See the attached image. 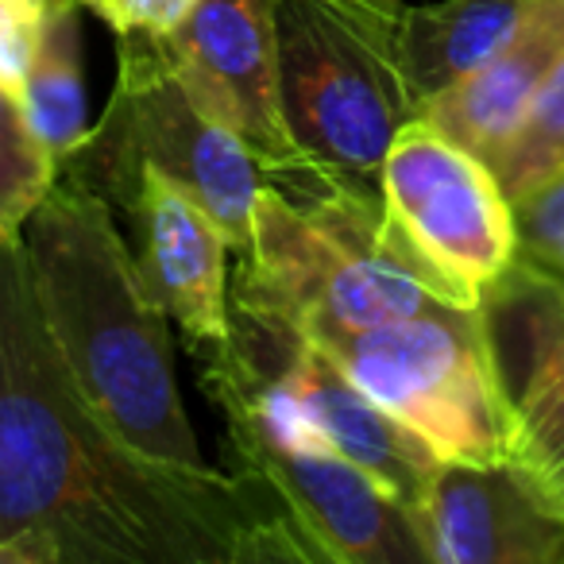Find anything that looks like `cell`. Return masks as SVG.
I'll use <instances>...</instances> for the list:
<instances>
[{"mask_svg":"<svg viewBox=\"0 0 564 564\" xmlns=\"http://www.w3.org/2000/svg\"><path fill=\"white\" fill-rule=\"evenodd\" d=\"M256 564L314 553L259 479L178 468L97 410L0 240V564Z\"/></svg>","mask_w":564,"mask_h":564,"instance_id":"6da1fadb","label":"cell"},{"mask_svg":"<svg viewBox=\"0 0 564 564\" xmlns=\"http://www.w3.org/2000/svg\"><path fill=\"white\" fill-rule=\"evenodd\" d=\"M20 243L43 317L97 410L155 460L205 468L174 376L171 314L120 236L117 205L55 178Z\"/></svg>","mask_w":564,"mask_h":564,"instance_id":"7a4b0ae2","label":"cell"},{"mask_svg":"<svg viewBox=\"0 0 564 564\" xmlns=\"http://www.w3.org/2000/svg\"><path fill=\"white\" fill-rule=\"evenodd\" d=\"M433 306L445 299L402 256L379 186L306 171L271 178L256 194L232 317L314 340Z\"/></svg>","mask_w":564,"mask_h":564,"instance_id":"3957f363","label":"cell"},{"mask_svg":"<svg viewBox=\"0 0 564 564\" xmlns=\"http://www.w3.org/2000/svg\"><path fill=\"white\" fill-rule=\"evenodd\" d=\"M143 166H155L194 194L225 228L232 256L248 248L251 205L271 174L240 135L194 101L159 35L117 40V86L109 105L55 178H70L128 209Z\"/></svg>","mask_w":564,"mask_h":564,"instance_id":"277c9868","label":"cell"},{"mask_svg":"<svg viewBox=\"0 0 564 564\" xmlns=\"http://www.w3.org/2000/svg\"><path fill=\"white\" fill-rule=\"evenodd\" d=\"M282 112L317 174L379 186L387 148L422 117L399 24L352 0H271Z\"/></svg>","mask_w":564,"mask_h":564,"instance_id":"5b68a950","label":"cell"},{"mask_svg":"<svg viewBox=\"0 0 564 564\" xmlns=\"http://www.w3.org/2000/svg\"><path fill=\"white\" fill-rule=\"evenodd\" d=\"M387 414L441 460L510 464L514 394L491 337V306H433L368 329L314 337Z\"/></svg>","mask_w":564,"mask_h":564,"instance_id":"8992f818","label":"cell"},{"mask_svg":"<svg viewBox=\"0 0 564 564\" xmlns=\"http://www.w3.org/2000/svg\"><path fill=\"white\" fill-rule=\"evenodd\" d=\"M202 391L225 414L232 471L259 479L314 553V564H425L410 514L368 471L291 425L259 394L240 352L197 356Z\"/></svg>","mask_w":564,"mask_h":564,"instance_id":"52a82bcc","label":"cell"},{"mask_svg":"<svg viewBox=\"0 0 564 564\" xmlns=\"http://www.w3.org/2000/svg\"><path fill=\"white\" fill-rule=\"evenodd\" d=\"M402 256L453 306H484L514 267V205L495 171L430 120L399 128L379 171Z\"/></svg>","mask_w":564,"mask_h":564,"instance_id":"ba28073f","label":"cell"},{"mask_svg":"<svg viewBox=\"0 0 564 564\" xmlns=\"http://www.w3.org/2000/svg\"><path fill=\"white\" fill-rule=\"evenodd\" d=\"M232 345L259 394L286 422L368 471L406 510L410 522H417L425 491L445 460L414 430L360 391L352 376L310 337H286L232 317Z\"/></svg>","mask_w":564,"mask_h":564,"instance_id":"9c48e42d","label":"cell"},{"mask_svg":"<svg viewBox=\"0 0 564 564\" xmlns=\"http://www.w3.org/2000/svg\"><path fill=\"white\" fill-rule=\"evenodd\" d=\"M163 43L194 101L240 135L271 178L314 171L282 112L271 0H197Z\"/></svg>","mask_w":564,"mask_h":564,"instance_id":"30bf717a","label":"cell"},{"mask_svg":"<svg viewBox=\"0 0 564 564\" xmlns=\"http://www.w3.org/2000/svg\"><path fill=\"white\" fill-rule=\"evenodd\" d=\"M124 213L132 220L135 263L171 322L186 333L194 356L232 348V243L213 213L155 166H143Z\"/></svg>","mask_w":564,"mask_h":564,"instance_id":"8fae6325","label":"cell"},{"mask_svg":"<svg viewBox=\"0 0 564 564\" xmlns=\"http://www.w3.org/2000/svg\"><path fill=\"white\" fill-rule=\"evenodd\" d=\"M414 525L433 564H564V518L514 464L445 460Z\"/></svg>","mask_w":564,"mask_h":564,"instance_id":"7c38bea8","label":"cell"},{"mask_svg":"<svg viewBox=\"0 0 564 564\" xmlns=\"http://www.w3.org/2000/svg\"><path fill=\"white\" fill-rule=\"evenodd\" d=\"M564 55V0H533L514 40L422 105V120L453 143L468 148L487 166L499 163L502 148L518 132L533 94Z\"/></svg>","mask_w":564,"mask_h":564,"instance_id":"4fadbf2b","label":"cell"},{"mask_svg":"<svg viewBox=\"0 0 564 564\" xmlns=\"http://www.w3.org/2000/svg\"><path fill=\"white\" fill-rule=\"evenodd\" d=\"M525 306L530 368L514 394V441L510 464L564 518V282L514 263L487 294Z\"/></svg>","mask_w":564,"mask_h":564,"instance_id":"5bb4252c","label":"cell"},{"mask_svg":"<svg viewBox=\"0 0 564 564\" xmlns=\"http://www.w3.org/2000/svg\"><path fill=\"white\" fill-rule=\"evenodd\" d=\"M533 0H437L399 20V55L417 101L479 70L522 28Z\"/></svg>","mask_w":564,"mask_h":564,"instance_id":"9a60e30c","label":"cell"},{"mask_svg":"<svg viewBox=\"0 0 564 564\" xmlns=\"http://www.w3.org/2000/svg\"><path fill=\"white\" fill-rule=\"evenodd\" d=\"M82 0H51L47 28L28 70L20 109L35 140L47 148L55 174L89 140L86 78H82Z\"/></svg>","mask_w":564,"mask_h":564,"instance_id":"2e32d148","label":"cell"},{"mask_svg":"<svg viewBox=\"0 0 564 564\" xmlns=\"http://www.w3.org/2000/svg\"><path fill=\"white\" fill-rule=\"evenodd\" d=\"M55 186V163L35 140L24 109L0 82V240L20 236L28 213Z\"/></svg>","mask_w":564,"mask_h":564,"instance_id":"e0dca14e","label":"cell"},{"mask_svg":"<svg viewBox=\"0 0 564 564\" xmlns=\"http://www.w3.org/2000/svg\"><path fill=\"white\" fill-rule=\"evenodd\" d=\"M564 163V55L553 63L545 82L533 94L518 132L502 148L499 163L491 166L507 197H518L525 186Z\"/></svg>","mask_w":564,"mask_h":564,"instance_id":"ac0fdd59","label":"cell"},{"mask_svg":"<svg viewBox=\"0 0 564 564\" xmlns=\"http://www.w3.org/2000/svg\"><path fill=\"white\" fill-rule=\"evenodd\" d=\"M51 0H0V82L20 101L47 28Z\"/></svg>","mask_w":564,"mask_h":564,"instance_id":"d6986e66","label":"cell"},{"mask_svg":"<svg viewBox=\"0 0 564 564\" xmlns=\"http://www.w3.org/2000/svg\"><path fill=\"white\" fill-rule=\"evenodd\" d=\"M197 0H82V9L94 12L117 40L128 35H171L194 12Z\"/></svg>","mask_w":564,"mask_h":564,"instance_id":"ffe728a7","label":"cell"},{"mask_svg":"<svg viewBox=\"0 0 564 564\" xmlns=\"http://www.w3.org/2000/svg\"><path fill=\"white\" fill-rule=\"evenodd\" d=\"M514 205V228H518V251H530L549 243L564 232V163L541 174L533 186H525Z\"/></svg>","mask_w":564,"mask_h":564,"instance_id":"44dd1931","label":"cell"},{"mask_svg":"<svg viewBox=\"0 0 564 564\" xmlns=\"http://www.w3.org/2000/svg\"><path fill=\"white\" fill-rule=\"evenodd\" d=\"M514 263L530 267V271L545 274V279L564 282V232H561V236H553V240H549V243H541V248L518 251Z\"/></svg>","mask_w":564,"mask_h":564,"instance_id":"7402d4cb","label":"cell"},{"mask_svg":"<svg viewBox=\"0 0 564 564\" xmlns=\"http://www.w3.org/2000/svg\"><path fill=\"white\" fill-rule=\"evenodd\" d=\"M352 4H360V9H368V12H376V17L391 20V24H399L402 12H406V4H402V0H352Z\"/></svg>","mask_w":564,"mask_h":564,"instance_id":"603a6c76","label":"cell"}]
</instances>
